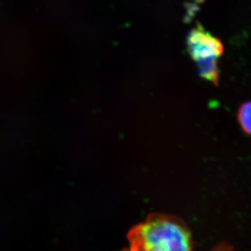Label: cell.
<instances>
[{"label":"cell","instance_id":"6da1fadb","mask_svg":"<svg viewBox=\"0 0 251 251\" xmlns=\"http://www.w3.org/2000/svg\"><path fill=\"white\" fill-rule=\"evenodd\" d=\"M128 251H193L187 226L175 216L152 214L128 232Z\"/></svg>","mask_w":251,"mask_h":251},{"label":"cell","instance_id":"7a4b0ae2","mask_svg":"<svg viewBox=\"0 0 251 251\" xmlns=\"http://www.w3.org/2000/svg\"><path fill=\"white\" fill-rule=\"evenodd\" d=\"M187 50L196 64L199 76L217 85L220 77L218 60L224 52L221 41L198 25L188 34Z\"/></svg>","mask_w":251,"mask_h":251},{"label":"cell","instance_id":"3957f363","mask_svg":"<svg viewBox=\"0 0 251 251\" xmlns=\"http://www.w3.org/2000/svg\"><path fill=\"white\" fill-rule=\"evenodd\" d=\"M237 118L242 130L251 136V101L246 102L240 107Z\"/></svg>","mask_w":251,"mask_h":251},{"label":"cell","instance_id":"277c9868","mask_svg":"<svg viewBox=\"0 0 251 251\" xmlns=\"http://www.w3.org/2000/svg\"><path fill=\"white\" fill-rule=\"evenodd\" d=\"M215 251H232V250H231L230 247L225 246V247H218Z\"/></svg>","mask_w":251,"mask_h":251}]
</instances>
